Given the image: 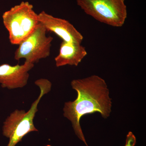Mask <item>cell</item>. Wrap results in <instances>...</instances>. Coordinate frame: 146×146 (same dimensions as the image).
I'll list each match as a JSON object with an SVG mask.
<instances>
[{"mask_svg":"<svg viewBox=\"0 0 146 146\" xmlns=\"http://www.w3.org/2000/svg\"><path fill=\"white\" fill-rule=\"evenodd\" d=\"M71 84L77 92V97L74 101L65 103L63 115L72 123L78 137L89 146L81 129L80 119L84 115L96 112L104 119L108 118L111 112L112 99L106 81L98 76L74 80Z\"/></svg>","mask_w":146,"mask_h":146,"instance_id":"obj_1","label":"cell"},{"mask_svg":"<svg viewBox=\"0 0 146 146\" xmlns=\"http://www.w3.org/2000/svg\"><path fill=\"white\" fill-rule=\"evenodd\" d=\"M35 83L40 89V93L30 109L27 112L23 110H16L4 122L3 135L9 140L7 146H15L30 132L38 131L34 125L33 120L38 111V104L43 96L50 91L52 83L44 78L37 80Z\"/></svg>","mask_w":146,"mask_h":146,"instance_id":"obj_2","label":"cell"},{"mask_svg":"<svg viewBox=\"0 0 146 146\" xmlns=\"http://www.w3.org/2000/svg\"><path fill=\"white\" fill-rule=\"evenodd\" d=\"M3 23L9 34L10 43L18 45L39 23L38 14L28 2H22L3 14Z\"/></svg>","mask_w":146,"mask_h":146,"instance_id":"obj_3","label":"cell"},{"mask_svg":"<svg viewBox=\"0 0 146 146\" xmlns=\"http://www.w3.org/2000/svg\"><path fill=\"white\" fill-rule=\"evenodd\" d=\"M76 2L86 14L110 26L122 27L127 18L125 0H76Z\"/></svg>","mask_w":146,"mask_h":146,"instance_id":"obj_4","label":"cell"},{"mask_svg":"<svg viewBox=\"0 0 146 146\" xmlns=\"http://www.w3.org/2000/svg\"><path fill=\"white\" fill-rule=\"evenodd\" d=\"M47 32L45 27L39 23L31 34L18 45L14 59L19 60L24 58L25 62L34 64L48 57L53 38L47 36Z\"/></svg>","mask_w":146,"mask_h":146,"instance_id":"obj_5","label":"cell"},{"mask_svg":"<svg viewBox=\"0 0 146 146\" xmlns=\"http://www.w3.org/2000/svg\"><path fill=\"white\" fill-rule=\"evenodd\" d=\"M38 20L47 32H51L63 41L81 44L83 36L70 22L56 18L42 11L38 14Z\"/></svg>","mask_w":146,"mask_h":146,"instance_id":"obj_6","label":"cell"},{"mask_svg":"<svg viewBox=\"0 0 146 146\" xmlns=\"http://www.w3.org/2000/svg\"><path fill=\"white\" fill-rule=\"evenodd\" d=\"M34 66V64L25 61L21 65H0V83L2 87L9 89L23 88L27 84L29 72Z\"/></svg>","mask_w":146,"mask_h":146,"instance_id":"obj_7","label":"cell"},{"mask_svg":"<svg viewBox=\"0 0 146 146\" xmlns=\"http://www.w3.org/2000/svg\"><path fill=\"white\" fill-rule=\"evenodd\" d=\"M87 54L86 49L81 44L63 41L60 45L59 53L55 58L56 66H78Z\"/></svg>","mask_w":146,"mask_h":146,"instance_id":"obj_8","label":"cell"},{"mask_svg":"<svg viewBox=\"0 0 146 146\" xmlns=\"http://www.w3.org/2000/svg\"><path fill=\"white\" fill-rule=\"evenodd\" d=\"M136 143V139L135 135L131 131H129L127 135L124 146H135Z\"/></svg>","mask_w":146,"mask_h":146,"instance_id":"obj_9","label":"cell"}]
</instances>
